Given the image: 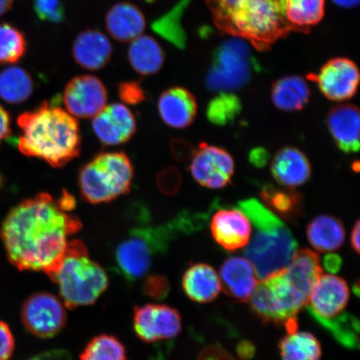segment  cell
I'll return each mask as SVG.
<instances>
[{"instance_id": "obj_15", "label": "cell", "mask_w": 360, "mask_h": 360, "mask_svg": "<svg viewBox=\"0 0 360 360\" xmlns=\"http://www.w3.org/2000/svg\"><path fill=\"white\" fill-rule=\"evenodd\" d=\"M318 84L328 100L345 101L356 94L359 83L358 67L346 58H336L326 63L318 74L308 76Z\"/></svg>"}, {"instance_id": "obj_53", "label": "cell", "mask_w": 360, "mask_h": 360, "mask_svg": "<svg viewBox=\"0 0 360 360\" xmlns=\"http://www.w3.org/2000/svg\"><path fill=\"white\" fill-rule=\"evenodd\" d=\"M4 181V179L3 174H1V172H0V190H1V188L3 187Z\"/></svg>"}, {"instance_id": "obj_23", "label": "cell", "mask_w": 360, "mask_h": 360, "mask_svg": "<svg viewBox=\"0 0 360 360\" xmlns=\"http://www.w3.org/2000/svg\"><path fill=\"white\" fill-rule=\"evenodd\" d=\"M271 173L278 184L292 190L308 181L311 176V165L299 148L285 147L274 155Z\"/></svg>"}, {"instance_id": "obj_33", "label": "cell", "mask_w": 360, "mask_h": 360, "mask_svg": "<svg viewBox=\"0 0 360 360\" xmlns=\"http://www.w3.org/2000/svg\"><path fill=\"white\" fill-rule=\"evenodd\" d=\"M191 0H181L172 10L152 22L151 28L162 38L179 49H184L187 34L182 25L184 13Z\"/></svg>"}, {"instance_id": "obj_36", "label": "cell", "mask_w": 360, "mask_h": 360, "mask_svg": "<svg viewBox=\"0 0 360 360\" xmlns=\"http://www.w3.org/2000/svg\"><path fill=\"white\" fill-rule=\"evenodd\" d=\"M80 360H127L124 346L115 336L101 335L90 340Z\"/></svg>"}, {"instance_id": "obj_52", "label": "cell", "mask_w": 360, "mask_h": 360, "mask_svg": "<svg viewBox=\"0 0 360 360\" xmlns=\"http://www.w3.org/2000/svg\"><path fill=\"white\" fill-rule=\"evenodd\" d=\"M15 0H0V16L10 11Z\"/></svg>"}, {"instance_id": "obj_13", "label": "cell", "mask_w": 360, "mask_h": 360, "mask_svg": "<svg viewBox=\"0 0 360 360\" xmlns=\"http://www.w3.org/2000/svg\"><path fill=\"white\" fill-rule=\"evenodd\" d=\"M134 311L135 334L147 343L172 340L181 331V317L169 305L146 304L137 306Z\"/></svg>"}, {"instance_id": "obj_14", "label": "cell", "mask_w": 360, "mask_h": 360, "mask_svg": "<svg viewBox=\"0 0 360 360\" xmlns=\"http://www.w3.org/2000/svg\"><path fill=\"white\" fill-rule=\"evenodd\" d=\"M62 98L70 115L75 118L90 119L106 106L108 91L96 76L78 75L66 84Z\"/></svg>"}, {"instance_id": "obj_7", "label": "cell", "mask_w": 360, "mask_h": 360, "mask_svg": "<svg viewBox=\"0 0 360 360\" xmlns=\"http://www.w3.org/2000/svg\"><path fill=\"white\" fill-rule=\"evenodd\" d=\"M298 243L281 220L255 228V233L244 252L260 281L285 270L294 257Z\"/></svg>"}, {"instance_id": "obj_19", "label": "cell", "mask_w": 360, "mask_h": 360, "mask_svg": "<svg viewBox=\"0 0 360 360\" xmlns=\"http://www.w3.org/2000/svg\"><path fill=\"white\" fill-rule=\"evenodd\" d=\"M72 55L83 69L97 71L105 68L111 60L112 46L109 38L97 30H85L76 36Z\"/></svg>"}, {"instance_id": "obj_34", "label": "cell", "mask_w": 360, "mask_h": 360, "mask_svg": "<svg viewBox=\"0 0 360 360\" xmlns=\"http://www.w3.org/2000/svg\"><path fill=\"white\" fill-rule=\"evenodd\" d=\"M242 111L240 98L233 93H219L208 103L207 119L217 126H225L233 122Z\"/></svg>"}, {"instance_id": "obj_5", "label": "cell", "mask_w": 360, "mask_h": 360, "mask_svg": "<svg viewBox=\"0 0 360 360\" xmlns=\"http://www.w3.org/2000/svg\"><path fill=\"white\" fill-rule=\"evenodd\" d=\"M193 231V225L188 214H179L160 226L132 229L115 250L117 270L126 281L139 280L150 271L155 258L166 253L177 233Z\"/></svg>"}, {"instance_id": "obj_48", "label": "cell", "mask_w": 360, "mask_h": 360, "mask_svg": "<svg viewBox=\"0 0 360 360\" xmlns=\"http://www.w3.org/2000/svg\"><path fill=\"white\" fill-rule=\"evenodd\" d=\"M323 265L328 271L336 273L339 271L342 265V259L340 255L328 254L323 260Z\"/></svg>"}, {"instance_id": "obj_29", "label": "cell", "mask_w": 360, "mask_h": 360, "mask_svg": "<svg viewBox=\"0 0 360 360\" xmlns=\"http://www.w3.org/2000/svg\"><path fill=\"white\" fill-rule=\"evenodd\" d=\"M309 98V84L300 76H286L274 82L271 89L274 106L285 112L302 110L307 105Z\"/></svg>"}, {"instance_id": "obj_38", "label": "cell", "mask_w": 360, "mask_h": 360, "mask_svg": "<svg viewBox=\"0 0 360 360\" xmlns=\"http://www.w3.org/2000/svg\"><path fill=\"white\" fill-rule=\"evenodd\" d=\"M157 186L166 195H174L181 188L182 177L177 168L170 166L158 174Z\"/></svg>"}, {"instance_id": "obj_4", "label": "cell", "mask_w": 360, "mask_h": 360, "mask_svg": "<svg viewBox=\"0 0 360 360\" xmlns=\"http://www.w3.org/2000/svg\"><path fill=\"white\" fill-rule=\"evenodd\" d=\"M60 290L65 307L73 309L92 305L109 287V278L100 264L90 259L83 241L68 243L56 268L48 274Z\"/></svg>"}, {"instance_id": "obj_49", "label": "cell", "mask_w": 360, "mask_h": 360, "mask_svg": "<svg viewBox=\"0 0 360 360\" xmlns=\"http://www.w3.org/2000/svg\"><path fill=\"white\" fill-rule=\"evenodd\" d=\"M57 201L58 204L60 205V208L65 211V212H69V211L73 210L76 205V201L74 196H72L70 193L68 192L63 193L62 196L60 199L57 200Z\"/></svg>"}, {"instance_id": "obj_22", "label": "cell", "mask_w": 360, "mask_h": 360, "mask_svg": "<svg viewBox=\"0 0 360 360\" xmlns=\"http://www.w3.org/2000/svg\"><path fill=\"white\" fill-rule=\"evenodd\" d=\"M359 111L352 105H338L328 112V131L336 146L345 154L359 151Z\"/></svg>"}, {"instance_id": "obj_27", "label": "cell", "mask_w": 360, "mask_h": 360, "mask_svg": "<svg viewBox=\"0 0 360 360\" xmlns=\"http://www.w3.org/2000/svg\"><path fill=\"white\" fill-rule=\"evenodd\" d=\"M307 238L314 249L321 253L335 251L344 245L345 226L335 216L318 215L308 224Z\"/></svg>"}, {"instance_id": "obj_8", "label": "cell", "mask_w": 360, "mask_h": 360, "mask_svg": "<svg viewBox=\"0 0 360 360\" xmlns=\"http://www.w3.org/2000/svg\"><path fill=\"white\" fill-rule=\"evenodd\" d=\"M256 68L250 44L233 36L215 49L206 86L213 92L236 91L250 82Z\"/></svg>"}, {"instance_id": "obj_51", "label": "cell", "mask_w": 360, "mask_h": 360, "mask_svg": "<svg viewBox=\"0 0 360 360\" xmlns=\"http://www.w3.org/2000/svg\"><path fill=\"white\" fill-rule=\"evenodd\" d=\"M337 6L345 8H350L357 6L359 4V0H332Z\"/></svg>"}, {"instance_id": "obj_6", "label": "cell", "mask_w": 360, "mask_h": 360, "mask_svg": "<svg viewBox=\"0 0 360 360\" xmlns=\"http://www.w3.org/2000/svg\"><path fill=\"white\" fill-rule=\"evenodd\" d=\"M134 178V166L124 152H105L80 168V195L90 204L108 202L126 195Z\"/></svg>"}, {"instance_id": "obj_12", "label": "cell", "mask_w": 360, "mask_h": 360, "mask_svg": "<svg viewBox=\"0 0 360 360\" xmlns=\"http://www.w3.org/2000/svg\"><path fill=\"white\" fill-rule=\"evenodd\" d=\"M190 171L201 186L219 190L231 182L235 162L224 148L201 143L191 159Z\"/></svg>"}, {"instance_id": "obj_24", "label": "cell", "mask_w": 360, "mask_h": 360, "mask_svg": "<svg viewBox=\"0 0 360 360\" xmlns=\"http://www.w3.org/2000/svg\"><path fill=\"white\" fill-rule=\"evenodd\" d=\"M186 295L198 303H209L217 298L221 283L214 269L206 264H195L186 270L182 280Z\"/></svg>"}, {"instance_id": "obj_25", "label": "cell", "mask_w": 360, "mask_h": 360, "mask_svg": "<svg viewBox=\"0 0 360 360\" xmlns=\"http://www.w3.org/2000/svg\"><path fill=\"white\" fill-rule=\"evenodd\" d=\"M283 272L292 285L309 300L315 282L323 274L321 259L312 250H297L291 262Z\"/></svg>"}, {"instance_id": "obj_47", "label": "cell", "mask_w": 360, "mask_h": 360, "mask_svg": "<svg viewBox=\"0 0 360 360\" xmlns=\"http://www.w3.org/2000/svg\"><path fill=\"white\" fill-rule=\"evenodd\" d=\"M11 134V119L8 112L0 105V143L10 137Z\"/></svg>"}, {"instance_id": "obj_45", "label": "cell", "mask_w": 360, "mask_h": 360, "mask_svg": "<svg viewBox=\"0 0 360 360\" xmlns=\"http://www.w3.org/2000/svg\"><path fill=\"white\" fill-rule=\"evenodd\" d=\"M28 360H72V358L65 349H51L36 354Z\"/></svg>"}, {"instance_id": "obj_43", "label": "cell", "mask_w": 360, "mask_h": 360, "mask_svg": "<svg viewBox=\"0 0 360 360\" xmlns=\"http://www.w3.org/2000/svg\"><path fill=\"white\" fill-rule=\"evenodd\" d=\"M199 360H233V358L224 348L213 345L202 351Z\"/></svg>"}, {"instance_id": "obj_31", "label": "cell", "mask_w": 360, "mask_h": 360, "mask_svg": "<svg viewBox=\"0 0 360 360\" xmlns=\"http://www.w3.org/2000/svg\"><path fill=\"white\" fill-rule=\"evenodd\" d=\"M326 0H283L285 19L292 30L307 32L325 15Z\"/></svg>"}, {"instance_id": "obj_39", "label": "cell", "mask_w": 360, "mask_h": 360, "mask_svg": "<svg viewBox=\"0 0 360 360\" xmlns=\"http://www.w3.org/2000/svg\"><path fill=\"white\" fill-rule=\"evenodd\" d=\"M119 97L124 103L136 105L146 101V92L138 81H129L119 84Z\"/></svg>"}, {"instance_id": "obj_2", "label": "cell", "mask_w": 360, "mask_h": 360, "mask_svg": "<svg viewBox=\"0 0 360 360\" xmlns=\"http://www.w3.org/2000/svg\"><path fill=\"white\" fill-rule=\"evenodd\" d=\"M21 130L18 148L53 168H63L79 155L81 133L77 119L55 103L44 101L17 120Z\"/></svg>"}, {"instance_id": "obj_3", "label": "cell", "mask_w": 360, "mask_h": 360, "mask_svg": "<svg viewBox=\"0 0 360 360\" xmlns=\"http://www.w3.org/2000/svg\"><path fill=\"white\" fill-rule=\"evenodd\" d=\"M214 22L223 32L246 40L258 51H266L292 31L283 0H237Z\"/></svg>"}, {"instance_id": "obj_20", "label": "cell", "mask_w": 360, "mask_h": 360, "mask_svg": "<svg viewBox=\"0 0 360 360\" xmlns=\"http://www.w3.org/2000/svg\"><path fill=\"white\" fill-rule=\"evenodd\" d=\"M146 18L135 4L120 2L112 6L105 15L108 33L117 41L127 43L141 36L146 29Z\"/></svg>"}, {"instance_id": "obj_35", "label": "cell", "mask_w": 360, "mask_h": 360, "mask_svg": "<svg viewBox=\"0 0 360 360\" xmlns=\"http://www.w3.org/2000/svg\"><path fill=\"white\" fill-rule=\"evenodd\" d=\"M27 51L25 36L10 24L0 25V65H15Z\"/></svg>"}, {"instance_id": "obj_32", "label": "cell", "mask_w": 360, "mask_h": 360, "mask_svg": "<svg viewBox=\"0 0 360 360\" xmlns=\"http://www.w3.org/2000/svg\"><path fill=\"white\" fill-rule=\"evenodd\" d=\"M278 348L282 360H321V345L309 332H288Z\"/></svg>"}, {"instance_id": "obj_44", "label": "cell", "mask_w": 360, "mask_h": 360, "mask_svg": "<svg viewBox=\"0 0 360 360\" xmlns=\"http://www.w3.org/2000/svg\"><path fill=\"white\" fill-rule=\"evenodd\" d=\"M237 0H208L209 6L212 11L214 20L223 16Z\"/></svg>"}, {"instance_id": "obj_28", "label": "cell", "mask_w": 360, "mask_h": 360, "mask_svg": "<svg viewBox=\"0 0 360 360\" xmlns=\"http://www.w3.org/2000/svg\"><path fill=\"white\" fill-rule=\"evenodd\" d=\"M260 197L270 211L286 221L294 223L303 213V197L291 188L266 184L260 188Z\"/></svg>"}, {"instance_id": "obj_16", "label": "cell", "mask_w": 360, "mask_h": 360, "mask_svg": "<svg viewBox=\"0 0 360 360\" xmlns=\"http://www.w3.org/2000/svg\"><path fill=\"white\" fill-rule=\"evenodd\" d=\"M94 134L105 146H119L129 141L137 124L131 110L123 103L107 105L94 117Z\"/></svg>"}, {"instance_id": "obj_37", "label": "cell", "mask_w": 360, "mask_h": 360, "mask_svg": "<svg viewBox=\"0 0 360 360\" xmlns=\"http://www.w3.org/2000/svg\"><path fill=\"white\" fill-rule=\"evenodd\" d=\"M34 11L39 20L60 24L65 20V8L62 0H32Z\"/></svg>"}, {"instance_id": "obj_21", "label": "cell", "mask_w": 360, "mask_h": 360, "mask_svg": "<svg viewBox=\"0 0 360 360\" xmlns=\"http://www.w3.org/2000/svg\"><path fill=\"white\" fill-rule=\"evenodd\" d=\"M255 269L246 259L231 257L220 268V283L225 294L238 301L249 300L258 285Z\"/></svg>"}, {"instance_id": "obj_30", "label": "cell", "mask_w": 360, "mask_h": 360, "mask_svg": "<svg viewBox=\"0 0 360 360\" xmlns=\"http://www.w3.org/2000/svg\"><path fill=\"white\" fill-rule=\"evenodd\" d=\"M34 90L32 76L22 68L10 66L0 72V98L3 101L19 105L28 101Z\"/></svg>"}, {"instance_id": "obj_10", "label": "cell", "mask_w": 360, "mask_h": 360, "mask_svg": "<svg viewBox=\"0 0 360 360\" xmlns=\"http://www.w3.org/2000/svg\"><path fill=\"white\" fill-rule=\"evenodd\" d=\"M21 319L31 335L40 339H51L66 326L65 305L51 292H36L22 304Z\"/></svg>"}, {"instance_id": "obj_42", "label": "cell", "mask_w": 360, "mask_h": 360, "mask_svg": "<svg viewBox=\"0 0 360 360\" xmlns=\"http://www.w3.org/2000/svg\"><path fill=\"white\" fill-rule=\"evenodd\" d=\"M196 148L191 142L181 139H174L170 143V151L174 159L178 162H186L192 159Z\"/></svg>"}, {"instance_id": "obj_26", "label": "cell", "mask_w": 360, "mask_h": 360, "mask_svg": "<svg viewBox=\"0 0 360 360\" xmlns=\"http://www.w3.org/2000/svg\"><path fill=\"white\" fill-rule=\"evenodd\" d=\"M128 60L129 65L138 74L150 76L159 73L164 66L165 53L155 38L142 34L130 42Z\"/></svg>"}, {"instance_id": "obj_9", "label": "cell", "mask_w": 360, "mask_h": 360, "mask_svg": "<svg viewBox=\"0 0 360 360\" xmlns=\"http://www.w3.org/2000/svg\"><path fill=\"white\" fill-rule=\"evenodd\" d=\"M249 300L252 309L262 321L285 326L287 322L295 319L309 300L282 271L260 281Z\"/></svg>"}, {"instance_id": "obj_46", "label": "cell", "mask_w": 360, "mask_h": 360, "mask_svg": "<svg viewBox=\"0 0 360 360\" xmlns=\"http://www.w3.org/2000/svg\"><path fill=\"white\" fill-rule=\"evenodd\" d=\"M269 159V153L264 148H255L251 150L249 160L255 167L263 168L267 165Z\"/></svg>"}, {"instance_id": "obj_41", "label": "cell", "mask_w": 360, "mask_h": 360, "mask_svg": "<svg viewBox=\"0 0 360 360\" xmlns=\"http://www.w3.org/2000/svg\"><path fill=\"white\" fill-rule=\"evenodd\" d=\"M15 337L8 323L0 321V360H10L15 351Z\"/></svg>"}, {"instance_id": "obj_50", "label": "cell", "mask_w": 360, "mask_h": 360, "mask_svg": "<svg viewBox=\"0 0 360 360\" xmlns=\"http://www.w3.org/2000/svg\"><path fill=\"white\" fill-rule=\"evenodd\" d=\"M359 236H360V223L358 219L356 222H355L354 227L352 229V231H351L350 235V245L351 247L353 248V250L355 251V253L357 255L359 254Z\"/></svg>"}, {"instance_id": "obj_11", "label": "cell", "mask_w": 360, "mask_h": 360, "mask_svg": "<svg viewBox=\"0 0 360 360\" xmlns=\"http://www.w3.org/2000/svg\"><path fill=\"white\" fill-rule=\"evenodd\" d=\"M349 295L344 278L322 274L314 283L306 307L315 321L326 328L346 314Z\"/></svg>"}, {"instance_id": "obj_40", "label": "cell", "mask_w": 360, "mask_h": 360, "mask_svg": "<svg viewBox=\"0 0 360 360\" xmlns=\"http://www.w3.org/2000/svg\"><path fill=\"white\" fill-rule=\"evenodd\" d=\"M169 285L167 278L162 276H150L143 283V292L152 299L163 300L167 297Z\"/></svg>"}, {"instance_id": "obj_17", "label": "cell", "mask_w": 360, "mask_h": 360, "mask_svg": "<svg viewBox=\"0 0 360 360\" xmlns=\"http://www.w3.org/2000/svg\"><path fill=\"white\" fill-rule=\"evenodd\" d=\"M210 231L219 246L226 251L233 252L249 244L252 226L249 219L241 210L224 208L213 215Z\"/></svg>"}, {"instance_id": "obj_54", "label": "cell", "mask_w": 360, "mask_h": 360, "mask_svg": "<svg viewBox=\"0 0 360 360\" xmlns=\"http://www.w3.org/2000/svg\"><path fill=\"white\" fill-rule=\"evenodd\" d=\"M359 169V162L357 161L356 165H354V164L353 165V169H354V171H357V172H358Z\"/></svg>"}, {"instance_id": "obj_18", "label": "cell", "mask_w": 360, "mask_h": 360, "mask_svg": "<svg viewBox=\"0 0 360 360\" xmlns=\"http://www.w3.org/2000/svg\"><path fill=\"white\" fill-rule=\"evenodd\" d=\"M158 110L162 120L169 127L187 128L196 118V98L186 88L171 87L160 94L158 101Z\"/></svg>"}, {"instance_id": "obj_1", "label": "cell", "mask_w": 360, "mask_h": 360, "mask_svg": "<svg viewBox=\"0 0 360 360\" xmlns=\"http://www.w3.org/2000/svg\"><path fill=\"white\" fill-rule=\"evenodd\" d=\"M82 224L46 193L13 207L0 229L8 261L20 271L49 274L64 255L68 238Z\"/></svg>"}]
</instances>
